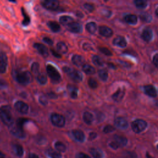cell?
<instances>
[{"mask_svg":"<svg viewBox=\"0 0 158 158\" xmlns=\"http://www.w3.org/2000/svg\"><path fill=\"white\" fill-rule=\"evenodd\" d=\"M0 118L8 127H10L14 124V120L11 114V108L9 106L4 105L0 107Z\"/></svg>","mask_w":158,"mask_h":158,"instance_id":"6da1fadb","label":"cell"},{"mask_svg":"<svg viewBox=\"0 0 158 158\" xmlns=\"http://www.w3.org/2000/svg\"><path fill=\"white\" fill-rule=\"evenodd\" d=\"M15 80L19 83L22 85H27L31 81L32 75L28 71L17 72L15 74Z\"/></svg>","mask_w":158,"mask_h":158,"instance_id":"7a4b0ae2","label":"cell"},{"mask_svg":"<svg viewBox=\"0 0 158 158\" xmlns=\"http://www.w3.org/2000/svg\"><path fill=\"white\" fill-rule=\"evenodd\" d=\"M47 73L50 77L52 83L57 84L61 80V77L58 70L52 65L48 64L46 66Z\"/></svg>","mask_w":158,"mask_h":158,"instance_id":"3957f363","label":"cell"},{"mask_svg":"<svg viewBox=\"0 0 158 158\" xmlns=\"http://www.w3.org/2000/svg\"><path fill=\"white\" fill-rule=\"evenodd\" d=\"M63 70L68 74L69 77L75 82L79 83L83 79L82 73L77 70H72L68 67H63Z\"/></svg>","mask_w":158,"mask_h":158,"instance_id":"277c9868","label":"cell"},{"mask_svg":"<svg viewBox=\"0 0 158 158\" xmlns=\"http://www.w3.org/2000/svg\"><path fill=\"white\" fill-rule=\"evenodd\" d=\"M147 122L142 119L135 120L131 123V128L133 131L136 133L143 131L147 127Z\"/></svg>","mask_w":158,"mask_h":158,"instance_id":"5b68a950","label":"cell"},{"mask_svg":"<svg viewBox=\"0 0 158 158\" xmlns=\"http://www.w3.org/2000/svg\"><path fill=\"white\" fill-rule=\"evenodd\" d=\"M51 121L54 126L57 127H63L65 123L64 117L58 114H52L51 115Z\"/></svg>","mask_w":158,"mask_h":158,"instance_id":"8992f818","label":"cell"},{"mask_svg":"<svg viewBox=\"0 0 158 158\" xmlns=\"http://www.w3.org/2000/svg\"><path fill=\"white\" fill-rule=\"evenodd\" d=\"M10 133L15 137L18 138H24L25 137V133L22 128L18 127L16 125H12L10 126Z\"/></svg>","mask_w":158,"mask_h":158,"instance_id":"52a82bcc","label":"cell"},{"mask_svg":"<svg viewBox=\"0 0 158 158\" xmlns=\"http://www.w3.org/2000/svg\"><path fill=\"white\" fill-rule=\"evenodd\" d=\"M14 107L17 111L22 114H26L28 111V106L22 101H17L14 104Z\"/></svg>","mask_w":158,"mask_h":158,"instance_id":"ba28073f","label":"cell"},{"mask_svg":"<svg viewBox=\"0 0 158 158\" xmlns=\"http://www.w3.org/2000/svg\"><path fill=\"white\" fill-rule=\"evenodd\" d=\"M42 6L48 10H56L59 7V3L56 0H46L41 2Z\"/></svg>","mask_w":158,"mask_h":158,"instance_id":"9c48e42d","label":"cell"},{"mask_svg":"<svg viewBox=\"0 0 158 158\" xmlns=\"http://www.w3.org/2000/svg\"><path fill=\"white\" fill-rule=\"evenodd\" d=\"M7 67V57L4 52H0V73H4Z\"/></svg>","mask_w":158,"mask_h":158,"instance_id":"30bf717a","label":"cell"},{"mask_svg":"<svg viewBox=\"0 0 158 158\" xmlns=\"http://www.w3.org/2000/svg\"><path fill=\"white\" fill-rule=\"evenodd\" d=\"M67 29L72 32V33H81L83 30V27L81 26V25L78 22H72L70 24H69L68 25H67Z\"/></svg>","mask_w":158,"mask_h":158,"instance_id":"8fae6325","label":"cell"},{"mask_svg":"<svg viewBox=\"0 0 158 158\" xmlns=\"http://www.w3.org/2000/svg\"><path fill=\"white\" fill-rule=\"evenodd\" d=\"M33 47L38 51V52L44 57H46L49 55L48 48L43 44L41 43H35L33 44Z\"/></svg>","mask_w":158,"mask_h":158,"instance_id":"7c38bea8","label":"cell"},{"mask_svg":"<svg viewBox=\"0 0 158 158\" xmlns=\"http://www.w3.org/2000/svg\"><path fill=\"white\" fill-rule=\"evenodd\" d=\"M114 124L117 128L121 130H125L127 128L128 126V123L127 120L121 117H117L114 120Z\"/></svg>","mask_w":158,"mask_h":158,"instance_id":"4fadbf2b","label":"cell"},{"mask_svg":"<svg viewBox=\"0 0 158 158\" xmlns=\"http://www.w3.org/2000/svg\"><path fill=\"white\" fill-rule=\"evenodd\" d=\"M113 141L115 143V144L118 146V148H119V147L125 146L127 144L128 140H127V138H125V136L115 135L114 136Z\"/></svg>","mask_w":158,"mask_h":158,"instance_id":"5bb4252c","label":"cell"},{"mask_svg":"<svg viewBox=\"0 0 158 158\" xmlns=\"http://www.w3.org/2000/svg\"><path fill=\"white\" fill-rule=\"evenodd\" d=\"M99 34L104 37H110L113 35L112 30L105 25H101L99 27Z\"/></svg>","mask_w":158,"mask_h":158,"instance_id":"9a60e30c","label":"cell"},{"mask_svg":"<svg viewBox=\"0 0 158 158\" xmlns=\"http://www.w3.org/2000/svg\"><path fill=\"white\" fill-rule=\"evenodd\" d=\"M143 88H144V93L149 96L152 97V98L157 96V90L154 86L151 85H145L144 86Z\"/></svg>","mask_w":158,"mask_h":158,"instance_id":"2e32d148","label":"cell"},{"mask_svg":"<svg viewBox=\"0 0 158 158\" xmlns=\"http://www.w3.org/2000/svg\"><path fill=\"white\" fill-rule=\"evenodd\" d=\"M124 95H125L124 88H118L117 91L112 94V98L114 101L116 102H120L123 98Z\"/></svg>","mask_w":158,"mask_h":158,"instance_id":"e0dca14e","label":"cell"},{"mask_svg":"<svg viewBox=\"0 0 158 158\" xmlns=\"http://www.w3.org/2000/svg\"><path fill=\"white\" fill-rule=\"evenodd\" d=\"M112 43L114 45L118 46L120 48H125L127 46V41L125 38L122 36H118L115 38Z\"/></svg>","mask_w":158,"mask_h":158,"instance_id":"ac0fdd59","label":"cell"},{"mask_svg":"<svg viewBox=\"0 0 158 158\" xmlns=\"http://www.w3.org/2000/svg\"><path fill=\"white\" fill-rule=\"evenodd\" d=\"M153 37V33L149 28L144 29L141 33V38L146 42L150 41Z\"/></svg>","mask_w":158,"mask_h":158,"instance_id":"d6986e66","label":"cell"},{"mask_svg":"<svg viewBox=\"0 0 158 158\" xmlns=\"http://www.w3.org/2000/svg\"><path fill=\"white\" fill-rule=\"evenodd\" d=\"M72 61L75 65L80 67L84 65L85 63V59L82 56L78 54H75L72 56Z\"/></svg>","mask_w":158,"mask_h":158,"instance_id":"ffe728a7","label":"cell"},{"mask_svg":"<svg viewBox=\"0 0 158 158\" xmlns=\"http://www.w3.org/2000/svg\"><path fill=\"white\" fill-rule=\"evenodd\" d=\"M72 135L74 138L79 141V142H83L85 138V136L84 133L80 130H74L72 131Z\"/></svg>","mask_w":158,"mask_h":158,"instance_id":"44dd1931","label":"cell"},{"mask_svg":"<svg viewBox=\"0 0 158 158\" xmlns=\"http://www.w3.org/2000/svg\"><path fill=\"white\" fill-rule=\"evenodd\" d=\"M125 21L131 25H135L138 22V17L135 14H127L124 17Z\"/></svg>","mask_w":158,"mask_h":158,"instance_id":"7402d4cb","label":"cell"},{"mask_svg":"<svg viewBox=\"0 0 158 158\" xmlns=\"http://www.w3.org/2000/svg\"><path fill=\"white\" fill-rule=\"evenodd\" d=\"M83 119L85 123L87 125H91L94 120V117L91 113L89 112H85L83 115Z\"/></svg>","mask_w":158,"mask_h":158,"instance_id":"603a6c76","label":"cell"},{"mask_svg":"<svg viewBox=\"0 0 158 158\" xmlns=\"http://www.w3.org/2000/svg\"><path fill=\"white\" fill-rule=\"evenodd\" d=\"M67 89L70 93L71 98L73 99H76L78 96V88L73 85H68Z\"/></svg>","mask_w":158,"mask_h":158,"instance_id":"cb8c5ba5","label":"cell"},{"mask_svg":"<svg viewBox=\"0 0 158 158\" xmlns=\"http://www.w3.org/2000/svg\"><path fill=\"white\" fill-rule=\"evenodd\" d=\"M47 25H48V27L53 32H58L60 31V25L55 21H49L48 22Z\"/></svg>","mask_w":158,"mask_h":158,"instance_id":"d4e9b609","label":"cell"},{"mask_svg":"<svg viewBox=\"0 0 158 158\" xmlns=\"http://www.w3.org/2000/svg\"><path fill=\"white\" fill-rule=\"evenodd\" d=\"M89 152L94 158H102L104 156L103 152L98 148H91Z\"/></svg>","mask_w":158,"mask_h":158,"instance_id":"484cf974","label":"cell"},{"mask_svg":"<svg viewBox=\"0 0 158 158\" xmlns=\"http://www.w3.org/2000/svg\"><path fill=\"white\" fill-rule=\"evenodd\" d=\"M12 148H13V151L15 152V154L21 157L23 156V149L22 148V146L20 144H13L12 146Z\"/></svg>","mask_w":158,"mask_h":158,"instance_id":"4316f807","label":"cell"},{"mask_svg":"<svg viewBox=\"0 0 158 158\" xmlns=\"http://www.w3.org/2000/svg\"><path fill=\"white\" fill-rule=\"evenodd\" d=\"M57 50L61 54H65L67 52L68 48L65 43L60 41L57 44Z\"/></svg>","mask_w":158,"mask_h":158,"instance_id":"83f0119b","label":"cell"},{"mask_svg":"<svg viewBox=\"0 0 158 158\" xmlns=\"http://www.w3.org/2000/svg\"><path fill=\"white\" fill-rule=\"evenodd\" d=\"M86 29L89 33L93 34L96 32V31L97 30V25H96V23H94L93 22H91L88 23L86 25Z\"/></svg>","mask_w":158,"mask_h":158,"instance_id":"f1b7e54d","label":"cell"},{"mask_svg":"<svg viewBox=\"0 0 158 158\" xmlns=\"http://www.w3.org/2000/svg\"><path fill=\"white\" fill-rule=\"evenodd\" d=\"M59 22L61 24L64 25H68L70 23L73 22V19L70 16L64 15V16H61L59 18Z\"/></svg>","mask_w":158,"mask_h":158,"instance_id":"f546056e","label":"cell"},{"mask_svg":"<svg viewBox=\"0 0 158 158\" xmlns=\"http://www.w3.org/2000/svg\"><path fill=\"white\" fill-rule=\"evenodd\" d=\"M83 70L88 75H92L95 73V69L88 64H84L83 65Z\"/></svg>","mask_w":158,"mask_h":158,"instance_id":"4dcf8cb0","label":"cell"},{"mask_svg":"<svg viewBox=\"0 0 158 158\" xmlns=\"http://www.w3.org/2000/svg\"><path fill=\"white\" fill-rule=\"evenodd\" d=\"M139 18L143 22H146V23H149L152 20L151 15L147 13V12L141 13L140 15H139Z\"/></svg>","mask_w":158,"mask_h":158,"instance_id":"1f68e13d","label":"cell"},{"mask_svg":"<svg viewBox=\"0 0 158 158\" xmlns=\"http://www.w3.org/2000/svg\"><path fill=\"white\" fill-rule=\"evenodd\" d=\"M37 81L40 85H44L47 82V77L44 73H39L37 76Z\"/></svg>","mask_w":158,"mask_h":158,"instance_id":"d6a6232c","label":"cell"},{"mask_svg":"<svg viewBox=\"0 0 158 158\" xmlns=\"http://www.w3.org/2000/svg\"><path fill=\"white\" fill-rule=\"evenodd\" d=\"M54 146L56 150H57L59 152H64L66 150L65 145L61 141H56L54 144Z\"/></svg>","mask_w":158,"mask_h":158,"instance_id":"836d02e7","label":"cell"},{"mask_svg":"<svg viewBox=\"0 0 158 158\" xmlns=\"http://www.w3.org/2000/svg\"><path fill=\"white\" fill-rule=\"evenodd\" d=\"M22 13L23 14V20L22 21V24L24 26H27L30 23V17L28 15V14L26 13L25 9H23V7H22Z\"/></svg>","mask_w":158,"mask_h":158,"instance_id":"e575fe53","label":"cell"},{"mask_svg":"<svg viewBox=\"0 0 158 158\" xmlns=\"http://www.w3.org/2000/svg\"><path fill=\"white\" fill-rule=\"evenodd\" d=\"M134 3L136 7L139 9H144L148 6V2L144 0H136Z\"/></svg>","mask_w":158,"mask_h":158,"instance_id":"d590c367","label":"cell"},{"mask_svg":"<svg viewBox=\"0 0 158 158\" xmlns=\"http://www.w3.org/2000/svg\"><path fill=\"white\" fill-rule=\"evenodd\" d=\"M92 61L93 64L97 66H102L104 64L102 59L97 55H94L92 57Z\"/></svg>","mask_w":158,"mask_h":158,"instance_id":"8d00e7d4","label":"cell"},{"mask_svg":"<svg viewBox=\"0 0 158 158\" xmlns=\"http://www.w3.org/2000/svg\"><path fill=\"white\" fill-rule=\"evenodd\" d=\"M98 76L102 81H106L108 78L107 71L105 69H101L98 71Z\"/></svg>","mask_w":158,"mask_h":158,"instance_id":"74e56055","label":"cell"},{"mask_svg":"<svg viewBox=\"0 0 158 158\" xmlns=\"http://www.w3.org/2000/svg\"><path fill=\"white\" fill-rule=\"evenodd\" d=\"M122 158H138V156L135 152L127 151L123 153Z\"/></svg>","mask_w":158,"mask_h":158,"instance_id":"f35d334b","label":"cell"},{"mask_svg":"<svg viewBox=\"0 0 158 158\" xmlns=\"http://www.w3.org/2000/svg\"><path fill=\"white\" fill-rule=\"evenodd\" d=\"M48 154L50 158H62L61 154L59 152H57L56 151L49 150L48 151Z\"/></svg>","mask_w":158,"mask_h":158,"instance_id":"ab89813d","label":"cell"},{"mask_svg":"<svg viewBox=\"0 0 158 158\" xmlns=\"http://www.w3.org/2000/svg\"><path fill=\"white\" fill-rule=\"evenodd\" d=\"M31 70L34 74L38 75L39 73V70H40V64L38 62L33 63L31 67Z\"/></svg>","mask_w":158,"mask_h":158,"instance_id":"60d3db41","label":"cell"},{"mask_svg":"<svg viewBox=\"0 0 158 158\" xmlns=\"http://www.w3.org/2000/svg\"><path fill=\"white\" fill-rule=\"evenodd\" d=\"M27 122H28V119L26 118H19L16 121V125H17L18 127L22 128L23 125H25V123H26Z\"/></svg>","mask_w":158,"mask_h":158,"instance_id":"b9f144b4","label":"cell"},{"mask_svg":"<svg viewBox=\"0 0 158 158\" xmlns=\"http://www.w3.org/2000/svg\"><path fill=\"white\" fill-rule=\"evenodd\" d=\"M88 83L89 86L93 89L96 88L98 86V82L96 81V80L92 78H89V80L88 81Z\"/></svg>","mask_w":158,"mask_h":158,"instance_id":"7bdbcfd3","label":"cell"},{"mask_svg":"<svg viewBox=\"0 0 158 158\" xmlns=\"http://www.w3.org/2000/svg\"><path fill=\"white\" fill-rule=\"evenodd\" d=\"M99 50L102 53H103L104 54H105V55H106V56H112V52H111L109 49H107V48H105V47H99Z\"/></svg>","mask_w":158,"mask_h":158,"instance_id":"ee69618b","label":"cell"},{"mask_svg":"<svg viewBox=\"0 0 158 158\" xmlns=\"http://www.w3.org/2000/svg\"><path fill=\"white\" fill-rule=\"evenodd\" d=\"M114 130H115V128L113 126H112L110 125H107L104 127V128L103 129V131L105 133H108L112 132L113 131H114Z\"/></svg>","mask_w":158,"mask_h":158,"instance_id":"f6af8a7d","label":"cell"},{"mask_svg":"<svg viewBox=\"0 0 158 158\" xmlns=\"http://www.w3.org/2000/svg\"><path fill=\"white\" fill-rule=\"evenodd\" d=\"M83 7L89 12H91L94 10V7L93 4H89V3H85L83 4Z\"/></svg>","mask_w":158,"mask_h":158,"instance_id":"bcb514c9","label":"cell"},{"mask_svg":"<svg viewBox=\"0 0 158 158\" xmlns=\"http://www.w3.org/2000/svg\"><path fill=\"white\" fill-rule=\"evenodd\" d=\"M39 102L42 105H46L48 104V99L45 96L42 95L39 98Z\"/></svg>","mask_w":158,"mask_h":158,"instance_id":"7dc6e473","label":"cell"},{"mask_svg":"<svg viewBox=\"0 0 158 158\" xmlns=\"http://www.w3.org/2000/svg\"><path fill=\"white\" fill-rule=\"evenodd\" d=\"M77 158H91V157L89 156H88V154L83 153V152H79L77 156Z\"/></svg>","mask_w":158,"mask_h":158,"instance_id":"c3c4849f","label":"cell"},{"mask_svg":"<svg viewBox=\"0 0 158 158\" xmlns=\"http://www.w3.org/2000/svg\"><path fill=\"white\" fill-rule=\"evenodd\" d=\"M152 62L154 64V65L157 67L158 66V54H156L152 59Z\"/></svg>","mask_w":158,"mask_h":158,"instance_id":"681fc988","label":"cell"},{"mask_svg":"<svg viewBox=\"0 0 158 158\" xmlns=\"http://www.w3.org/2000/svg\"><path fill=\"white\" fill-rule=\"evenodd\" d=\"M83 48L84 50L85 51H90V50H93V48L91 47V46L88 44V43H85L83 45Z\"/></svg>","mask_w":158,"mask_h":158,"instance_id":"f907efd6","label":"cell"},{"mask_svg":"<svg viewBox=\"0 0 158 158\" xmlns=\"http://www.w3.org/2000/svg\"><path fill=\"white\" fill-rule=\"evenodd\" d=\"M43 41H44V43H46V44H49V45H52V44H53L52 40L51 38H48V37H44V38H43Z\"/></svg>","mask_w":158,"mask_h":158,"instance_id":"816d5d0a","label":"cell"},{"mask_svg":"<svg viewBox=\"0 0 158 158\" xmlns=\"http://www.w3.org/2000/svg\"><path fill=\"white\" fill-rule=\"evenodd\" d=\"M47 96L51 98V99H56L57 98V95L53 93V92H49V93H47Z\"/></svg>","mask_w":158,"mask_h":158,"instance_id":"f5cc1de1","label":"cell"},{"mask_svg":"<svg viewBox=\"0 0 158 158\" xmlns=\"http://www.w3.org/2000/svg\"><path fill=\"white\" fill-rule=\"evenodd\" d=\"M51 52L52 53V54L56 58H60L61 57V55L59 53H57L56 51H54L53 49H51Z\"/></svg>","mask_w":158,"mask_h":158,"instance_id":"db71d44e","label":"cell"},{"mask_svg":"<svg viewBox=\"0 0 158 158\" xmlns=\"http://www.w3.org/2000/svg\"><path fill=\"white\" fill-rule=\"evenodd\" d=\"M96 136H97V134L95 132H91L89 135V139L90 140H93V139H95L96 138Z\"/></svg>","mask_w":158,"mask_h":158,"instance_id":"11a10c76","label":"cell"},{"mask_svg":"<svg viewBox=\"0 0 158 158\" xmlns=\"http://www.w3.org/2000/svg\"><path fill=\"white\" fill-rule=\"evenodd\" d=\"M7 86V83L4 80L0 79V88H4Z\"/></svg>","mask_w":158,"mask_h":158,"instance_id":"9f6ffc18","label":"cell"},{"mask_svg":"<svg viewBox=\"0 0 158 158\" xmlns=\"http://www.w3.org/2000/svg\"><path fill=\"white\" fill-rule=\"evenodd\" d=\"M28 158H39V157L33 153H30L28 155Z\"/></svg>","mask_w":158,"mask_h":158,"instance_id":"6f0895ef","label":"cell"},{"mask_svg":"<svg viewBox=\"0 0 158 158\" xmlns=\"http://www.w3.org/2000/svg\"><path fill=\"white\" fill-rule=\"evenodd\" d=\"M0 158H6L5 154L2 153L1 151H0Z\"/></svg>","mask_w":158,"mask_h":158,"instance_id":"680465c9","label":"cell"},{"mask_svg":"<svg viewBox=\"0 0 158 158\" xmlns=\"http://www.w3.org/2000/svg\"><path fill=\"white\" fill-rule=\"evenodd\" d=\"M77 15L78 17H83V14H82V13H81V12H80L77 14Z\"/></svg>","mask_w":158,"mask_h":158,"instance_id":"91938a15","label":"cell"},{"mask_svg":"<svg viewBox=\"0 0 158 158\" xmlns=\"http://www.w3.org/2000/svg\"><path fill=\"white\" fill-rule=\"evenodd\" d=\"M108 66H109V67H110L112 68H115V65L113 64H111V63L108 64Z\"/></svg>","mask_w":158,"mask_h":158,"instance_id":"94428289","label":"cell"},{"mask_svg":"<svg viewBox=\"0 0 158 158\" xmlns=\"http://www.w3.org/2000/svg\"><path fill=\"white\" fill-rule=\"evenodd\" d=\"M146 157H147V158H154L153 157H152V156H151L149 153H148V152L146 153Z\"/></svg>","mask_w":158,"mask_h":158,"instance_id":"6125c7cd","label":"cell"},{"mask_svg":"<svg viewBox=\"0 0 158 158\" xmlns=\"http://www.w3.org/2000/svg\"><path fill=\"white\" fill-rule=\"evenodd\" d=\"M157 10H158V9H157V8L156 10V16L158 15H157Z\"/></svg>","mask_w":158,"mask_h":158,"instance_id":"be15d7a7","label":"cell"}]
</instances>
